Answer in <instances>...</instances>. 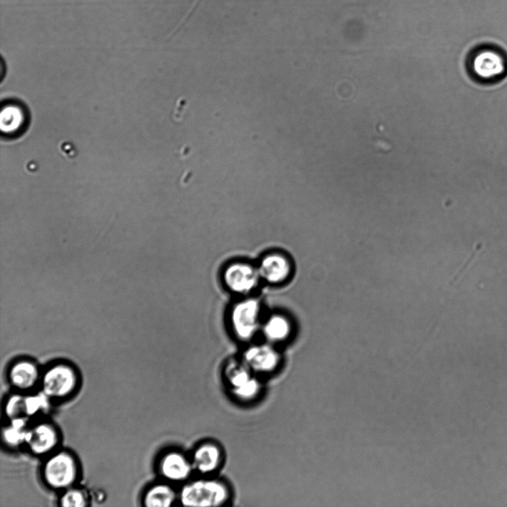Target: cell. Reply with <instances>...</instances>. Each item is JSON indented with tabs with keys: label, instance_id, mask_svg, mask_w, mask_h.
Returning a JSON list of instances; mask_svg holds the SVG:
<instances>
[{
	"label": "cell",
	"instance_id": "1",
	"mask_svg": "<svg viewBox=\"0 0 507 507\" xmlns=\"http://www.w3.org/2000/svg\"><path fill=\"white\" fill-rule=\"evenodd\" d=\"M230 498V488L225 483L206 478L188 483L178 494L180 503L189 507L222 506Z\"/></svg>",
	"mask_w": 507,
	"mask_h": 507
},
{
	"label": "cell",
	"instance_id": "2",
	"mask_svg": "<svg viewBox=\"0 0 507 507\" xmlns=\"http://www.w3.org/2000/svg\"><path fill=\"white\" fill-rule=\"evenodd\" d=\"M78 475L77 461L66 451L51 456L43 467L44 479L53 490L66 491L71 488L77 481Z\"/></svg>",
	"mask_w": 507,
	"mask_h": 507
},
{
	"label": "cell",
	"instance_id": "3",
	"mask_svg": "<svg viewBox=\"0 0 507 507\" xmlns=\"http://www.w3.org/2000/svg\"><path fill=\"white\" fill-rule=\"evenodd\" d=\"M230 320L232 332L243 342L255 337L261 326V305L255 299H247L235 304Z\"/></svg>",
	"mask_w": 507,
	"mask_h": 507
},
{
	"label": "cell",
	"instance_id": "4",
	"mask_svg": "<svg viewBox=\"0 0 507 507\" xmlns=\"http://www.w3.org/2000/svg\"><path fill=\"white\" fill-rule=\"evenodd\" d=\"M470 71L478 80L492 81L502 78L507 71L505 56L493 48H480L469 61Z\"/></svg>",
	"mask_w": 507,
	"mask_h": 507
},
{
	"label": "cell",
	"instance_id": "5",
	"mask_svg": "<svg viewBox=\"0 0 507 507\" xmlns=\"http://www.w3.org/2000/svg\"><path fill=\"white\" fill-rule=\"evenodd\" d=\"M78 377L71 367L61 364L48 369L42 378V391L49 399H61L76 389Z\"/></svg>",
	"mask_w": 507,
	"mask_h": 507
},
{
	"label": "cell",
	"instance_id": "6",
	"mask_svg": "<svg viewBox=\"0 0 507 507\" xmlns=\"http://www.w3.org/2000/svg\"><path fill=\"white\" fill-rule=\"evenodd\" d=\"M225 377L235 398L247 397L255 393L260 381L242 360H231L225 369Z\"/></svg>",
	"mask_w": 507,
	"mask_h": 507
},
{
	"label": "cell",
	"instance_id": "7",
	"mask_svg": "<svg viewBox=\"0 0 507 507\" xmlns=\"http://www.w3.org/2000/svg\"><path fill=\"white\" fill-rule=\"evenodd\" d=\"M258 269L247 262H233L223 273L226 287L235 294L246 295L255 290L260 280Z\"/></svg>",
	"mask_w": 507,
	"mask_h": 507
},
{
	"label": "cell",
	"instance_id": "8",
	"mask_svg": "<svg viewBox=\"0 0 507 507\" xmlns=\"http://www.w3.org/2000/svg\"><path fill=\"white\" fill-rule=\"evenodd\" d=\"M242 361L255 374H269L277 369L281 357L270 344H258L245 351Z\"/></svg>",
	"mask_w": 507,
	"mask_h": 507
},
{
	"label": "cell",
	"instance_id": "9",
	"mask_svg": "<svg viewBox=\"0 0 507 507\" xmlns=\"http://www.w3.org/2000/svg\"><path fill=\"white\" fill-rule=\"evenodd\" d=\"M159 471L160 475L167 481L183 483L190 478L194 468L191 459L183 452L171 451L161 458Z\"/></svg>",
	"mask_w": 507,
	"mask_h": 507
},
{
	"label": "cell",
	"instance_id": "10",
	"mask_svg": "<svg viewBox=\"0 0 507 507\" xmlns=\"http://www.w3.org/2000/svg\"><path fill=\"white\" fill-rule=\"evenodd\" d=\"M58 442V431L51 424H39L27 430L25 444L36 456L50 454Z\"/></svg>",
	"mask_w": 507,
	"mask_h": 507
},
{
	"label": "cell",
	"instance_id": "11",
	"mask_svg": "<svg viewBox=\"0 0 507 507\" xmlns=\"http://www.w3.org/2000/svg\"><path fill=\"white\" fill-rule=\"evenodd\" d=\"M257 269L260 278L270 284H280L291 276L292 267L285 256L275 252L264 257Z\"/></svg>",
	"mask_w": 507,
	"mask_h": 507
},
{
	"label": "cell",
	"instance_id": "12",
	"mask_svg": "<svg viewBox=\"0 0 507 507\" xmlns=\"http://www.w3.org/2000/svg\"><path fill=\"white\" fill-rule=\"evenodd\" d=\"M222 457L220 446L212 442H205L194 450L190 459L194 471L202 475H208L215 473L220 467Z\"/></svg>",
	"mask_w": 507,
	"mask_h": 507
},
{
	"label": "cell",
	"instance_id": "13",
	"mask_svg": "<svg viewBox=\"0 0 507 507\" xmlns=\"http://www.w3.org/2000/svg\"><path fill=\"white\" fill-rule=\"evenodd\" d=\"M39 369L29 360H21L13 365L9 372L10 382L19 390H29L39 382Z\"/></svg>",
	"mask_w": 507,
	"mask_h": 507
},
{
	"label": "cell",
	"instance_id": "14",
	"mask_svg": "<svg viewBox=\"0 0 507 507\" xmlns=\"http://www.w3.org/2000/svg\"><path fill=\"white\" fill-rule=\"evenodd\" d=\"M264 337L270 343H280L285 342L293 331L291 321L282 314H273L262 325Z\"/></svg>",
	"mask_w": 507,
	"mask_h": 507
},
{
	"label": "cell",
	"instance_id": "15",
	"mask_svg": "<svg viewBox=\"0 0 507 507\" xmlns=\"http://www.w3.org/2000/svg\"><path fill=\"white\" fill-rule=\"evenodd\" d=\"M178 498L174 488L165 483L152 486L145 495L144 505L148 507H169Z\"/></svg>",
	"mask_w": 507,
	"mask_h": 507
},
{
	"label": "cell",
	"instance_id": "16",
	"mask_svg": "<svg viewBox=\"0 0 507 507\" xmlns=\"http://www.w3.org/2000/svg\"><path fill=\"white\" fill-rule=\"evenodd\" d=\"M49 400L43 391L37 394L25 396L24 399L25 416L30 418L48 409Z\"/></svg>",
	"mask_w": 507,
	"mask_h": 507
},
{
	"label": "cell",
	"instance_id": "17",
	"mask_svg": "<svg viewBox=\"0 0 507 507\" xmlns=\"http://www.w3.org/2000/svg\"><path fill=\"white\" fill-rule=\"evenodd\" d=\"M61 506L64 507H83L87 506L85 494L78 488H69L61 498Z\"/></svg>",
	"mask_w": 507,
	"mask_h": 507
},
{
	"label": "cell",
	"instance_id": "18",
	"mask_svg": "<svg viewBox=\"0 0 507 507\" xmlns=\"http://www.w3.org/2000/svg\"><path fill=\"white\" fill-rule=\"evenodd\" d=\"M24 396L14 394L10 396L6 404V414L10 420L25 416L24 409Z\"/></svg>",
	"mask_w": 507,
	"mask_h": 507
},
{
	"label": "cell",
	"instance_id": "19",
	"mask_svg": "<svg viewBox=\"0 0 507 507\" xmlns=\"http://www.w3.org/2000/svg\"><path fill=\"white\" fill-rule=\"evenodd\" d=\"M28 429H23L10 426L4 431V439L11 446H17L25 444Z\"/></svg>",
	"mask_w": 507,
	"mask_h": 507
},
{
	"label": "cell",
	"instance_id": "20",
	"mask_svg": "<svg viewBox=\"0 0 507 507\" xmlns=\"http://www.w3.org/2000/svg\"><path fill=\"white\" fill-rule=\"evenodd\" d=\"M202 0H194L190 9L187 11L186 14L183 17V19L180 21L178 26L175 28L171 34V36L178 33L180 29H182L184 26L190 20L191 16L194 14L195 11L198 9L199 4H200Z\"/></svg>",
	"mask_w": 507,
	"mask_h": 507
}]
</instances>
